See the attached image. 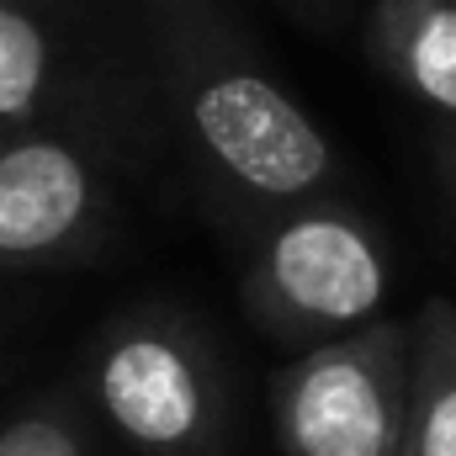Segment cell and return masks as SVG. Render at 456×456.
<instances>
[{
	"label": "cell",
	"instance_id": "6da1fadb",
	"mask_svg": "<svg viewBox=\"0 0 456 456\" xmlns=\"http://www.w3.org/2000/svg\"><path fill=\"white\" fill-rule=\"evenodd\" d=\"M154 59L197 159L260 213L319 197L340 154L276 80L228 0H143Z\"/></svg>",
	"mask_w": 456,
	"mask_h": 456
},
{
	"label": "cell",
	"instance_id": "7a4b0ae2",
	"mask_svg": "<svg viewBox=\"0 0 456 456\" xmlns=\"http://www.w3.org/2000/svg\"><path fill=\"white\" fill-rule=\"evenodd\" d=\"M393 260L382 233L330 191L265 213L244 260V308L265 340L308 350L371 324L387 303Z\"/></svg>",
	"mask_w": 456,
	"mask_h": 456
},
{
	"label": "cell",
	"instance_id": "3957f363",
	"mask_svg": "<svg viewBox=\"0 0 456 456\" xmlns=\"http://www.w3.org/2000/svg\"><path fill=\"white\" fill-rule=\"evenodd\" d=\"M414 324L371 319L297 350L271 382L281 456H398L409 425Z\"/></svg>",
	"mask_w": 456,
	"mask_h": 456
},
{
	"label": "cell",
	"instance_id": "277c9868",
	"mask_svg": "<svg viewBox=\"0 0 456 456\" xmlns=\"http://www.w3.org/2000/svg\"><path fill=\"white\" fill-rule=\"evenodd\" d=\"M91 398L138 456H213L224 441V377L175 314H127L91 355Z\"/></svg>",
	"mask_w": 456,
	"mask_h": 456
},
{
	"label": "cell",
	"instance_id": "5b68a950",
	"mask_svg": "<svg viewBox=\"0 0 456 456\" xmlns=\"http://www.w3.org/2000/svg\"><path fill=\"white\" fill-rule=\"evenodd\" d=\"M112 224L102 159L53 127L0 133V271L86 260Z\"/></svg>",
	"mask_w": 456,
	"mask_h": 456
},
{
	"label": "cell",
	"instance_id": "8992f818",
	"mask_svg": "<svg viewBox=\"0 0 456 456\" xmlns=\"http://www.w3.org/2000/svg\"><path fill=\"white\" fill-rule=\"evenodd\" d=\"M361 37L398 91L456 127V0H371Z\"/></svg>",
	"mask_w": 456,
	"mask_h": 456
},
{
	"label": "cell",
	"instance_id": "52a82bcc",
	"mask_svg": "<svg viewBox=\"0 0 456 456\" xmlns=\"http://www.w3.org/2000/svg\"><path fill=\"white\" fill-rule=\"evenodd\" d=\"M398 456H456V308L430 297L414 324L409 425Z\"/></svg>",
	"mask_w": 456,
	"mask_h": 456
},
{
	"label": "cell",
	"instance_id": "ba28073f",
	"mask_svg": "<svg viewBox=\"0 0 456 456\" xmlns=\"http://www.w3.org/2000/svg\"><path fill=\"white\" fill-rule=\"evenodd\" d=\"M59 91V37L27 0H0V133L32 127Z\"/></svg>",
	"mask_w": 456,
	"mask_h": 456
},
{
	"label": "cell",
	"instance_id": "9c48e42d",
	"mask_svg": "<svg viewBox=\"0 0 456 456\" xmlns=\"http://www.w3.org/2000/svg\"><path fill=\"white\" fill-rule=\"evenodd\" d=\"M0 456H96L91 419L64 393L37 398L0 425Z\"/></svg>",
	"mask_w": 456,
	"mask_h": 456
},
{
	"label": "cell",
	"instance_id": "30bf717a",
	"mask_svg": "<svg viewBox=\"0 0 456 456\" xmlns=\"http://www.w3.org/2000/svg\"><path fill=\"white\" fill-rule=\"evenodd\" d=\"M441 159H446V181H452V197H456V127H446V138H441Z\"/></svg>",
	"mask_w": 456,
	"mask_h": 456
}]
</instances>
